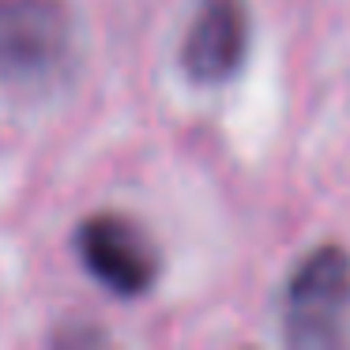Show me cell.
<instances>
[{
	"label": "cell",
	"mask_w": 350,
	"mask_h": 350,
	"mask_svg": "<svg viewBox=\"0 0 350 350\" xmlns=\"http://www.w3.org/2000/svg\"><path fill=\"white\" fill-rule=\"evenodd\" d=\"M79 38L68 0H0V87L19 98L57 91L76 68Z\"/></svg>",
	"instance_id": "cell-1"
},
{
	"label": "cell",
	"mask_w": 350,
	"mask_h": 350,
	"mask_svg": "<svg viewBox=\"0 0 350 350\" xmlns=\"http://www.w3.org/2000/svg\"><path fill=\"white\" fill-rule=\"evenodd\" d=\"M282 339L297 350L350 342V252L342 245H320L294 267L282 294Z\"/></svg>",
	"instance_id": "cell-2"
},
{
	"label": "cell",
	"mask_w": 350,
	"mask_h": 350,
	"mask_svg": "<svg viewBox=\"0 0 350 350\" xmlns=\"http://www.w3.org/2000/svg\"><path fill=\"white\" fill-rule=\"evenodd\" d=\"M79 264L117 297H144L159 282L162 252L136 219L121 211H98L76 230Z\"/></svg>",
	"instance_id": "cell-3"
},
{
	"label": "cell",
	"mask_w": 350,
	"mask_h": 350,
	"mask_svg": "<svg viewBox=\"0 0 350 350\" xmlns=\"http://www.w3.org/2000/svg\"><path fill=\"white\" fill-rule=\"evenodd\" d=\"M249 57V4L245 0H200L181 42V68L192 83H226Z\"/></svg>",
	"instance_id": "cell-4"
}]
</instances>
